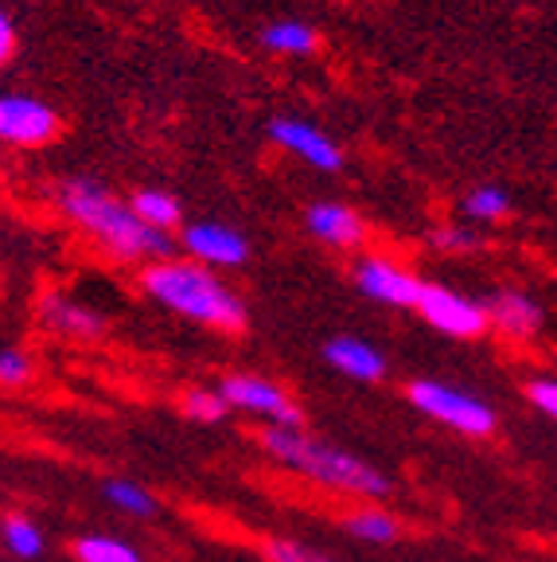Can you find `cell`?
<instances>
[{"instance_id": "3957f363", "label": "cell", "mask_w": 557, "mask_h": 562, "mask_svg": "<svg viewBox=\"0 0 557 562\" xmlns=\"http://www.w3.org/2000/svg\"><path fill=\"white\" fill-rule=\"evenodd\" d=\"M265 453L285 465L288 473L305 476V481L320 484L331 492H348V496H363V501H378L390 492V476L378 473V465H371L366 457L351 453L343 446L312 438L308 430H281V426H265L258 434Z\"/></svg>"}, {"instance_id": "d4e9b609", "label": "cell", "mask_w": 557, "mask_h": 562, "mask_svg": "<svg viewBox=\"0 0 557 562\" xmlns=\"http://www.w3.org/2000/svg\"><path fill=\"white\" fill-rule=\"evenodd\" d=\"M32 379V356L24 348H4L0 351V383L4 386H24Z\"/></svg>"}, {"instance_id": "4316f807", "label": "cell", "mask_w": 557, "mask_h": 562, "mask_svg": "<svg viewBox=\"0 0 557 562\" xmlns=\"http://www.w3.org/2000/svg\"><path fill=\"white\" fill-rule=\"evenodd\" d=\"M12 52H16V27H12V16H0V59L9 63Z\"/></svg>"}, {"instance_id": "7a4b0ae2", "label": "cell", "mask_w": 557, "mask_h": 562, "mask_svg": "<svg viewBox=\"0 0 557 562\" xmlns=\"http://www.w3.org/2000/svg\"><path fill=\"white\" fill-rule=\"evenodd\" d=\"M140 290L164 308L187 316L195 325L215 328V333L235 336L250 325L242 297L223 278H215V270L192 262V258H164V262L145 266Z\"/></svg>"}, {"instance_id": "2e32d148", "label": "cell", "mask_w": 557, "mask_h": 562, "mask_svg": "<svg viewBox=\"0 0 557 562\" xmlns=\"http://www.w3.org/2000/svg\"><path fill=\"white\" fill-rule=\"evenodd\" d=\"M0 539H4L12 559H24V562L44 559V551H47V539H44V531H39V524H35L32 516H20V512L4 516Z\"/></svg>"}, {"instance_id": "603a6c76", "label": "cell", "mask_w": 557, "mask_h": 562, "mask_svg": "<svg viewBox=\"0 0 557 562\" xmlns=\"http://www.w3.org/2000/svg\"><path fill=\"white\" fill-rule=\"evenodd\" d=\"M265 559L270 562H336L331 554L316 551L308 543H296V539H270L265 543Z\"/></svg>"}, {"instance_id": "ac0fdd59", "label": "cell", "mask_w": 557, "mask_h": 562, "mask_svg": "<svg viewBox=\"0 0 557 562\" xmlns=\"http://www.w3.org/2000/svg\"><path fill=\"white\" fill-rule=\"evenodd\" d=\"M102 496L114 504L117 512H125V516H133V519L157 516V496H152L148 488H140L137 481H125V476H110V481H102Z\"/></svg>"}, {"instance_id": "6da1fadb", "label": "cell", "mask_w": 557, "mask_h": 562, "mask_svg": "<svg viewBox=\"0 0 557 562\" xmlns=\"http://www.w3.org/2000/svg\"><path fill=\"white\" fill-rule=\"evenodd\" d=\"M59 207L79 231H87L105 255H114L117 262H137V258H172V235L148 227L140 220L133 203L117 200V195L105 192L98 180L87 176H75L59 188Z\"/></svg>"}, {"instance_id": "30bf717a", "label": "cell", "mask_w": 557, "mask_h": 562, "mask_svg": "<svg viewBox=\"0 0 557 562\" xmlns=\"http://www.w3.org/2000/svg\"><path fill=\"white\" fill-rule=\"evenodd\" d=\"M35 313H39V325L47 333H59L67 340H98L105 333V316L98 308H90L87 301L67 297L59 290H47L39 297V305H35Z\"/></svg>"}, {"instance_id": "4fadbf2b", "label": "cell", "mask_w": 557, "mask_h": 562, "mask_svg": "<svg viewBox=\"0 0 557 562\" xmlns=\"http://www.w3.org/2000/svg\"><path fill=\"white\" fill-rule=\"evenodd\" d=\"M323 360L331 371L355 379V383H378L386 375V356L371 340H359V336H331L323 344Z\"/></svg>"}, {"instance_id": "d6986e66", "label": "cell", "mask_w": 557, "mask_h": 562, "mask_svg": "<svg viewBox=\"0 0 557 562\" xmlns=\"http://www.w3.org/2000/svg\"><path fill=\"white\" fill-rule=\"evenodd\" d=\"M262 44L281 55H308L316 47V32L305 20H277L262 27Z\"/></svg>"}, {"instance_id": "52a82bcc", "label": "cell", "mask_w": 557, "mask_h": 562, "mask_svg": "<svg viewBox=\"0 0 557 562\" xmlns=\"http://www.w3.org/2000/svg\"><path fill=\"white\" fill-rule=\"evenodd\" d=\"M355 285H359L363 297L378 301V305L413 308V313H418L421 290H425V281L413 278L406 266L390 262V258H378V255L359 258L355 262Z\"/></svg>"}, {"instance_id": "5b68a950", "label": "cell", "mask_w": 557, "mask_h": 562, "mask_svg": "<svg viewBox=\"0 0 557 562\" xmlns=\"http://www.w3.org/2000/svg\"><path fill=\"white\" fill-rule=\"evenodd\" d=\"M218 391L230 403V411H242L262 418L265 426H281V430H305V411L293 403L285 386L273 383L265 375H250V371H235V375L218 379Z\"/></svg>"}, {"instance_id": "cb8c5ba5", "label": "cell", "mask_w": 557, "mask_h": 562, "mask_svg": "<svg viewBox=\"0 0 557 562\" xmlns=\"http://www.w3.org/2000/svg\"><path fill=\"white\" fill-rule=\"evenodd\" d=\"M429 243L441 250V255H468V250H476L479 246V235L471 227H436L433 235H429Z\"/></svg>"}, {"instance_id": "44dd1931", "label": "cell", "mask_w": 557, "mask_h": 562, "mask_svg": "<svg viewBox=\"0 0 557 562\" xmlns=\"http://www.w3.org/2000/svg\"><path fill=\"white\" fill-rule=\"evenodd\" d=\"M461 207H464V215H468V220L496 223V220H503L507 211H511V195H507L499 184H479V188H471V192L464 195Z\"/></svg>"}, {"instance_id": "484cf974", "label": "cell", "mask_w": 557, "mask_h": 562, "mask_svg": "<svg viewBox=\"0 0 557 562\" xmlns=\"http://www.w3.org/2000/svg\"><path fill=\"white\" fill-rule=\"evenodd\" d=\"M526 398L534 403V411H542L546 418L557 422V379H531L526 383Z\"/></svg>"}, {"instance_id": "ba28073f", "label": "cell", "mask_w": 557, "mask_h": 562, "mask_svg": "<svg viewBox=\"0 0 557 562\" xmlns=\"http://www.w3.org/2000/svg\"><path fill=\"white\" fill-rule=\"evenodd\" d=\"M180 246L192 255V262L207 266V270H230V266H242L250 258V243L227 223H187Z\"/></svg>"}, {"instance_id": "ffe728a7", "label": "cell", "mask_w": 557, "mask_h": 562, "mask_svg": "<svg viewBox=\"0 0 557 562\" xmlns=\"http://www.w3.org/2000/svg\"><path fill=\"white\" fill-rule=\"evenodd\" d=\"M129 203H133V211H137L140 220L148 223V227L164 231V235L175 227V223H180V203H175L168 192H157V188H140Z\"/></svg>"}, {"instance_id": "277c9868", "label": "cell", "mask_w": 557, "mask_h": 562, "mask_svg": "<svg viewBox=\"0 0 557 562\" xmlns=\"http://www.w3.org/2000/svg\"><path fill=\"white\" fill-rule=\"evenodd\" d=\"M406 398L413 403V411L464 434V438H491L499 426V414L491 411V403L453 383H441V379H413L406 386Z\"/></svg>"}, {"instance_id": "7c38bea8", "label": "cell", "mask_w": 557, "mask_h": 562, "mask_svg": "<svg viewBox=\"0 0 557 562\" xmlns=\"http://www.w3.org/2000/svg\"><path fill=\"white\" fill-rule=\"evenodd\" d=\"M488 321L496 333H503L507 340H534L542 333V305L531 293L519 290H499L488 301Z\"/></svg>"}, {"instance_id": "8fae6325", "label": "cell", "mask_w": 557, "mask_h": 562, "mask_svg": "<svg viewBox=\"0 0 557 562\" xmlns=\"http://www.w3.org/2000/svg\"><path fill=\"white\" fill-rule=\"evenodd\" d=\"M265 133H270L277 145H285L288 153H296L305 165L320 168V172L343 168V153L336 149V140L323 137L312 122H300V117H273V122L265 125Z\"/></svg>"}, {"instance_id": "9a60e30c", "label": "cell", "mask_w": 557, "mask_h": 562, "mask_svg": "<svg viewBox=\"0 0 557 562\" xmlns=\"http://www.w3.org/2000/svg\"><path fill=\"white\" fill-rule=\"evenodd\" d=\"M340 524L351 539H359V543H375V547H386L401 536L398 519H394L390 512L375 508V504H359V508H351Z\"/></svg>"}, {"instance_id": "e0dca14e", "label": "cell", "mask_w": 557, "mask_h": 562, "mask_svg": "<svg viewBox=\"0 0 557 562\" xmlns=\"http://www.w3.org/2000/svg\"><path fill=\"white\" fill-rule=\"evenodd\" d=\"M75 562H145V554L122 536H79L75 539Z\"/></svg>"}, {"instance_id": "8992f818", "label": "cell", "mask_w": 557, "mask_h": 562, "mask_svg": "<svg viewBox=\"0 0 557 562\" xmlns=\"http://www.w3.org/2000/svg\"><path fill=\"white\" fill-rule=\"evenodd\" d=\"M418 316L429 328H436L444 336H456V340H479L491 328L484 301H471L464 293L448 290V285H433V281H425V290H421Z\"/></svg>"}, {"instance_id": "7402d4cb", "label": "cell", "mask_w": 557, "mask_h": 562, "mask_svg": "<svg viewBox=\"0 0 557 562\" xmlns=\"http://www.w3.org/2000/svg\"><path fill=\"white\" fill-rule=\"evenodd\" d=\"M183 403V414L192 422H203V426H215V422H223L230 414V403L223 398V391H211V386H195V391H187V395L180 398Z\"/></svg>"}, {"instance_id": "5bb4252c", "label": "cell", "mask_w": 557, "mask_h": 562, "mask_svg": "<svg viewBox=\"0 0 557 562\" xmlns=\"http://www.w3.org/2000/svg\"><path fill=\"white\" fill-rule=\"evenodd\" d=\"M305 223L320 243L328 246H359L366 235L363 215L351 211L348 203H312L305 211Z\"/></svg>"}, {"instance_id": "9c48e42d", "label": "cell", "mask_w": 557, "mask_h": 562, "mask_svg": "<svg viewBox=\"0 0 557 562\" xmlns=\"http://www.w3.org/2000/svg\"><path fill=\"white\" fill-rule=\"evenodd\" d=\"M59 133V117L52 105L35 102L24 94L0 98V137L12 145H44Z\"/></svg>"}]
</instances>
